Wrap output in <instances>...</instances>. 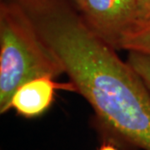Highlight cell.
<instances>
[{
  "label": "cell",
  "mask_w": 150,
  "mask_h": 150,
  "mask_svg": "<svg viewBox=\"0 0 150 150\" xmlns=\"http://www.w3.org/2000/svg\"><path fill=\"white\" fill-rule=\"evenodd\" d=\"M14 1L103 124L125 142L150 150V93L129 63L88 26L71 0Z\"/></svg>",
  "instance_id": "obj_1"
},
{
  "label": "cell",
  "mask_w": 150,
  "mask_h": 150,
  "mask_svg": "<svg viewBox=\"0 0 150 150\" xmlns=\"http://www.w3.org/2000/svg\"><path fill=\"white\" fill-rule=\"evenodd\" d=\"M65 74L58 57L14 0L0 4V112L10 109L12 98L24 83L41 76Z\"/></svg>",
  "instance_id": "obj_2"
},
{
  "label": "cell",
  "mask_w": 150,
  "mask_h": 150,
  "mask_svg": "<svg viewBox=\"0 0 150 150\" xmlns=\"http://www.w3.org/2000/svg\"><path fill=\"white\" fill-rule=\"evenodd\" d=\"M80 13L88 26L116 50L138 23L136 0H85Z\"/></svg>",
  "instance_id": "obj_3"
},
{
  "label": "cell",
  "mask_w": 150,
  "mask_h": 150,
  "mask_svg": "<svg viewBox=\"0 0 150 150\" xmlns=\"http://www.w3.org/2000/svg\"><path fill=\"white\" fill-rule=\"evenodd\" d=\"M64 90L77 93L74 84L58 83L50 76H41L21 85L12 98L10 108L27 118L38 117L48 110L54 101L55 92Z\"/></svg>",
  "instance_id": "obj_4"
},
{
  "label": "cell",
  "mask_w": 150,
  "mask_h": 150,
  "mask_svg": "<svg viewBox=\"0 0 150 150\" xmlns=\"http://www.w3.org/2000/svg\"><path fill=\"white\" fill-rule=\"evenodd\" d=\"M119 49L150 56V22L137 23L124 35Z\"/></svg>",
  "instance_id": "obj_5"
},
{
  "label": "cell",
  "mask_w": 150,
  "mask_h": 150,
  "mask_svg": "<svg viewBox=\"0 0 150 150\" xmlns=\"http://www.w3.org/2000/svg\"><path fill=\"white\" fill-rule=\"evenodd\" d=\"M127 62L139 74L150 93V56L129 52Z\"/></svg>",
  "instance_id": "obj_6"
},
{
  "label": "cell",
  "mask_w": 150,
  "mask_h": 150,
  "mask_svg": "<svg viewBox=\"0 0 150 150\" xmlns=\"http://www.w3.org/2000/svg\"><path fill=\"white\" fill-rule=\"evenodd\" d=\"M138 23L150 22V0H136Z\"/></svg>",
  "instance_id": "obj_7"
},
{
  "label": "cell",
  "mask_w": 150,
  "mask_h": 150,
  "mask_svg": "<svg viewBox=\"0 0 150 150\" xmlns=\"http://www.w3.org/2000/svg\"><path fill=\"white\" fill-rule=\"evenodd\" d=\"M98 150H118L116 147H114L111 144H103Z\"/></svg>",
  "instance_id": "obj_8"
},
{
  "label": "cell",
  "mask_w": 150,
  "mask_h": 150,
  "mask_svg": "<svg viewBox=\"0 0 150 150\" xmlns=\"http://www.w3.org/2000/svg\"><path fill=\"white\" fill-rule=\"evenodd\" d=\"M74 4H75V6L79 8V10L80 11L83 6V4H84V1L85 0H71Z\"/></svg>",
  "instance_id": "obj_9"
}]
</instances>
